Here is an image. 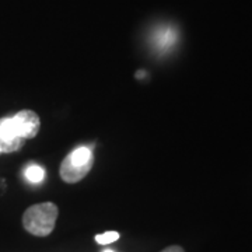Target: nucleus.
Segmentation results:
<instances>
[{
	"label": "nucleus",
	"instance_id": "10",
	"mask_svg": "<svg viewBox=\"0 0 252 252\" xmlns=\"http://www.w3.org/2000/svg\"><path fill=\"white\" fill-rule=\"evenodd\" d=\"M104 252H114V251H111V250H105V251Z\"/></svg>",
	"mask_w": 252,
	"mask_h": 252
},
{
	"label": "nucleus",
	"instance_id": "3",
	"mask_svg": "<svg viewBox=\"0 0 252 252\" xmlns=\"http://www.w3.org/2000/svg\"><path fill=\"white\" fill-rule=\"evenodd\" d=\"M26 143L24 139L18 137L13 125L11 117L0 119V150L1 153H14L18 152Z\"/></svg>",
	"mask_w": 252,
	"mask_h": 252
},
{
	"label": "nucleus",
	"instance_id": "6",
	"mask_svg": "<svg viewBox=\"0 0 252 252\" xmlns=\"http://www.w3.org/2000/svg\"><path fill=\"white\" fill-rule=\"evenodd\" d=\"M66 160L72 162L73 165H93L94 164V154L91 152L90 147L87 146H80L77 149H74L72 153L66 156Z\"/></svg>",
	"mask_w": 252,
	"mask_h": 252
},
{
	"label": "nucleus",
	"instance_id": "11",
	"mask_svg": "<svg viewBox=\"0 0 252 252\" xmlns=\"http://www.w3.org/2000/svg\"><path fill=\"white\" fill-rule=\"evenodd\" d=\"M0 154H1V150H0Z\"/></svg>",
	"mask_w": 252,
	"mask_h": 252
},
{
	"label": "nucleus",
	"instance_id": "8",
	"mask_svg": "<svg viewBox=\"0 0 252 252\" xmlns=\"http://www.w3.org/2000/svg\"><path fill=\"white\" fill-rule=\"evenodd\" d=\"M118 238H119V233H117V231H107V233L95 235V243L99 244V245H107V244L115 243Z\"/></svg>",
	"mask_w": 252,
	"mask_h": 252
},
{
	"label": "nucleus",
	"instance_id": "9",
	"mask_svg": "<svg viewBox=\"0 0 252 252\" xmlns=\"http://www.w3.org/2000/svg\"><path fill=\"white\" fill-rule=\"evenodd\" d=\"M161 252H185V251H184V248L180 247V245H171V247L165 248V250Z\"/></svg>",
	"mask_w": 252,
	"mask_h": 252
},
{
	"label": "nucleus",
	"instance_id": "5",
	"mask_svg": "<svg viewBox=\"0 0 252 252\" xmlns=\"http://www.w3.org/2000/svg\"><path fill=\"white\" fill-rule=\"evenodd\" d=\"M93 168V165H73L72 162H69L66 158L61 164V177L64 182L67 184H76L81 181Z\"/></svg>",
	"mask_w": 252,
	"mask_h": 252
},
{
	"label": "nucleus",
	"instance_id": "2",
	"mask_svg": "<svg viewBox=\"0 0 252 252\" xmlns=\"http://www.w3.org/2000/svg\"><path fill=\"white\" fill-rule=\"evenodd\" d=\"M11 119H13V125H14L17 136L24 140L35 137L41 129V119L38 117V114L31 109H23L17 112L14 117H11Z\"/></svg>",
	"mask_w": 252,
	"mask_h": 252
},
{
	"label": "nucleus",
	"instance_id": "4",
	"mask_svg": "<svg viewBox=\"0 0 252 252\" xmlns=\"http://www.w3.org/2000/svg\"><path fill=\"white\" fill-rule=\"evenodd\" d=\"M178 41V30L172 26H160L152 34V44L158 52H168Z\"/></svg>",
	"mask_w": 252,
	"mask_h": 252
},
{
	"label": "nucleus",
	"instance_id": "7",
	"mask_svg": "<svg viewBox=\"0 0 252 252\" xmlns=\"http://www.w3.org/2000/svg\"><path fill=\"white\" fill-rule=\"evenodd\" d=\"M24 177L31 184H41L45 178V170L38 164H30L24 170Z\"/></svg>",
	"mask_w": 252,
	"mask_h": 252
},
{
	"label": "nucleus",
	"instance_id": "1",
	"mask_svg": "<svg viewBox=\"0 0 252 252\" xmlns=\"http://www.w3.org/2000/svg\"><path fill=\"white\" fill-rule=\"evenodd\" d=\"M58 215V206L52 202L32 205L23 215V225L30 234L46 237L54 231Z\"/></svg>",
	"mask_w": 252,
	"mask_h": 252
}]
</instances>
